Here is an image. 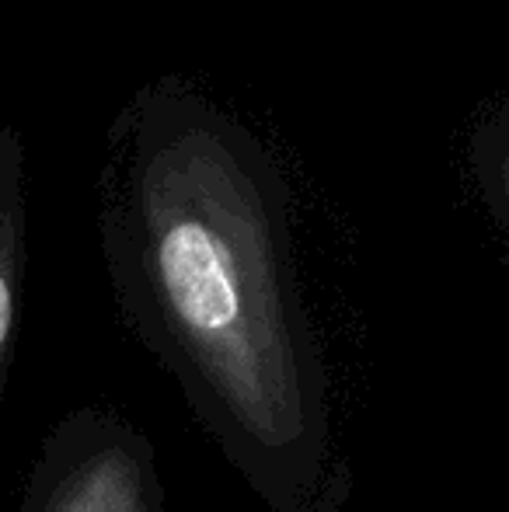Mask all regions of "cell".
I'll return each instance as SVG.
<instances>
[{"label":"cell","instance_id":"6da1fadb","mask_svg":"<svg viewBox=\"0 0 509 512\" xmlns=\"http://www.w3.org/2000/svg\"><path fill=\"white\" fill-rule=\"evenodd\" d=\"M32 512H164L154 446L123 418H74L49 450Z\"/></svg>","mask_w":509,"mask_h":512}]
</instances>
